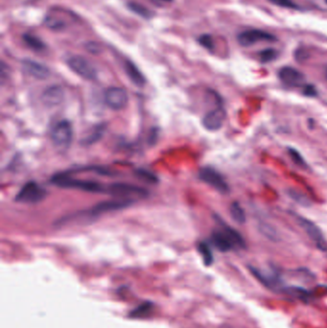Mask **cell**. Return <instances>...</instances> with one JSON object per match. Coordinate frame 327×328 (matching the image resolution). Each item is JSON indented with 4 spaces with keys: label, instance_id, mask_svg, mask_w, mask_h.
Here are the masks:
<instances>
[{
    "label": "cell",
    "instance_id": "obj_1",
    "mask_svg": "<svg viewBox=\"0 0 327 328\" xmlns=\"http://www.w3.org/2000/svg\"><path fill=\"white\" fill-rule=\"evenodd\" d=\"M51 182L63 188H72L92 193L108 192V186H104L99 182L75 179L68 173H60L54 176L52 178Z\"/></svg>",
    "mask_w": 327,
    "mask_h": 328
},
{
    "label": "cell",
    "instance_id": "obj_2",
    "mask_svg": "<svg viewBox=\"0 0 327 328\" xmlns=\"http://www.w3.org/2000/svg\"><path fill=\"white\" fill-rule=\"evenodd\" d=\"M46 196V190L36 182H30L24 184L15 196V202L22 204H36Z\"/></svg>",
    "mask_w": 327,
    "mask_h": 328
},
{
    "label": "cell",
    "instance_id": "obj_3",
    "mask_svg": "<svg viewBox=\"0 0 327 328\" xmlns=\"http://www.w3.org/2000/svg\"><path fill=\"white\" fill-rule=\"evenodd\" d=\"M72 137V126L66 120L58 122L52 130V141L54 145L61 150H66L69 147Z\"/></svg>",
    "mask_w": 327,
    "mask_h": 328
},
{
    "label": "cell",
    "instance_id": "obj_4",
    "mask_svg": "<svg viewBox=\"0 0 327 328\" xmlns=\"http://www.w3.org/2000/svg\"><path fill=\"white\" fill-rule=\"evenodd\" d=\"M67 65L73 72L86 80L92 81L97 78V70L93 65L82 56H73L68 59Z\"/></svg>",
    "mask_w": 327,
    "mask_h": 328
},
{
    "label": "cell",
    "instance_id": "obj_5",
    "mask_svg": "<svg viewBox=\"0 0 327 328\" xmlns=\"http://www.w3.org/2000/svg\"><path fill=\"white\" fill-rule=\"evenodd\" d=\"M199 178L202 182L212 186L214 189L217 190L222 194L229 193V186L225 182V178L211 167L202 168L199 172Z\"/></svg>",
    "mask_w": 327,
    "mask_h": 328
},
{
    "label": "cell",
    "instance_id": "obj_6",
    "mask_svg": "<svg viewBox=\"0 0 327 328\" xmlns=\"http://www.w3.org/2000/svg\"><path fill=\"white\" fill-rule=\"evenodd\" d=\"M104 100L110 109L120 110L127 106L129 97L127 91L124 88L111 87L105 91Z\"/></svg>",
    "mask_w": 327,
    "mask_h": 328
},
{
    "label": "cell",
    "instance_id": "obj_7",
    "mask_svg": "<svg viewBox=\"0 0 327 328\" xmlns=\"http://www.w3.org/2000/svg\"><path fill=\"white\" fill-rule=\"evenodd\" d=\"M276 40V36L261 30H248L238 36V42L243 46H252L259 42H274Z\"/></svg>",
    "mask_w": 327,
    "mask_h": 328
},
{
    "label": "cell",
    "instance_id": "obj_8",
    "mask_svg": "<svg viewBox=\"0 0 327 328\" xmlns=\"http://www.w3.org/2000/svg\"><path fill=\"white\" fill-rule=\"evenodd\" d=\"M131 204H132L131 199H120V200H114V201L103 202L101 204L95 205L94 207L89 211V214L90 216H98L103 213L123 209L130 206Z\"/></svg>",
    "mask_w": 327,
    "mask_h": 328
},
{
    "label": "cell",
    "instance_id": "obj_9",
    "mask_svg": "<svg viewBox=\"0 0 327 328\" xmlns=\"http://www.w3.org/2000/svg\"><path fill=\"white\" fill-rule=\"evenodd\" d=\"M298 224L305 230L306 234H308V236L317 244L318 248L322 249V250L326 249L325 240H324V237L322 235V233L320 231V228L316 226L312 221L304 218V217L299 216L298 218Z\"/></svg>",
    "mask_w": 327,
    "mask_h": 328
},
{
    "label": "cell",
    "instance_id": "obj_10",
    "mask_svg": "<svg viewBox=\"0 0 327 328\" xmlns=\"http://www.w3.org/2000/svg\"><path fill=\"white\" fill-rule=\"evenodd\" d=\"M226 112L225 109L218 107L212 109L208 113L204 115L203 119V125L206 130L210 131H218L225 122Z\"/></svg>",
    "mask_w": 327,
    "mask_h": 328
},
{
    "label": "cell",
    "instance_id": "obj_11",
    "mask_svg": "<svg viewBox=\"0 0 327 328\" xmlns=\"http://www.w3.org/2000/svg\"><path fill=\"white\" fill-rule=\"evenodd\" d=\"M108 192L116 195L122 197V199H129L127 196H145V190L141 189L138 186L131 185V184H127V183H113L108 186Z\"/></svg>",
    "mask_w": 327,
    "mask_h": 328
},
{
    "label": "cell",
    "instance_id": "obj_12",
    "mask_svg": "<svg viewBox=\"0 0 327 328\" xmlns=\"http://www.w3.org/2000/svg\"><path fill=\"white\" fill-rule=\"evenodd\" d=\"M278 77L280 81L287 86L298 87L304 82V75L298 69L291 66H284L278 71Z\"/></svg>",
    "mask_w": 327,
    "mask_h": 328
},
{
    "label": "cell",
    "instance_id": "obj_13",
    "mask_svg": "<svg viewBox=\"0 0 327 328\" xmlns=\"http://www.w3.org/2000/svg\"><path fill=\"white\" fill-rule=\"evenodd\" d=\"M211 243L215 248L223 253H226L235 248L233 241L223 227L222 229L213 230L211 234Z\"/></svg>",
    "mask_w": 327,
    "mask_h": 328
},
{
    "label": "cell",
    "instance_id": "obj_14",
    "mask_svg": "<svg viewBox=\"0 0 327 328\" xmlns=\"http://www.w3.org/2000/svg\"><path fill=\"white\" fill-rule=\"evenodd\" d=\"M65 98L64 88L61 86H51L46 88L42 94V101L47 107H56L63 102Z\"/></svg>",
    "mask_w": 327,
    "mask_h": 328
},
{
    "label": "cell",
    "instance_id": "obj_15",
    "mask_svg": "<svg viewBox=\"0 0 327 328\" xmlns=\"http://www.w3.org/2000/svg\"><path fill=\"white\" fill-rule=\"evenodd\" d=\"M22 66L26 72L39 80H44L50 75V70L48 69V67L33 60H24L22 62Z\"/></svg>",
    "mask_w": 327,
    "mask_h": 328
},
{
    "label": "cell",
    "instance_id": "obj_16",
    "mask_svg": "<svg viewBox=\"0 0 327 328\" xmlns=\"http://www.w3.org/2000/svg\"><path fill=\"white\" fill-rule=\"evenodd\" d=\"M249 270L252 272V274L261 282L262 284L265 285L266 287H268L272 290H281V288H280L281 282L276 275L267 274L265 272L258 270L257 268H254V267H249Z\"/></svg>",
    "mask_w": 327,
    "mask_h": 328
},
{
    "label": "cell",
    "instance_id": "obj_17",
    "mask_svg": "<svg viewBox=\"0 0 327 328\" xmlns=\"http://www.w3.org/2000/svg\"><path fill=\"white\" fill-rule=\"evenodd\" d=\"M125 71L128 75L129 79L138 87H143L145 85L146 79L144 75L140 72L138 66H136L131 61H126L125 62Z\"/></svg>",
    "mask_w": 327,
    "mask_h": 328
},
{
    "label": "cell",
    "instance_id": "obj_18",
    "mask_svg": "<svg viewBox=\"0 0 327 328\" xmlns=\"http://www.w3.org/2000/svg\"><path fill=\"white\" fill-rule=\"evenodd\" d=\"M222 227L225 229L226 234H228L229 237L232 238V240L233 241V243L235 245V248H246V242H245L244 238L241 236V234L237 230H235L234 228L225 225L224 223H222Z\"/></svg>",
    "mask_w": 327,
    "mask_h": 328
},
{
    "label": "cell",
    "instance_id": "obj_19",
    "mask_svg": "<svg viewBox=\"0 0 327 328\" xmlns=\"http://www.w3.org/2000/svg\"><path fill=\"white\" fill-rule=\"evenodd\" d=\"M229 213L232 218L238 224H244L246 222V213L244 211V209L242 208L240 204L237 202H233L230 207H229Z\"/></svg>",
    "mask_w": 327,
    "mask_h": 328
},
{
    "label": "cell",
    "instance_id": "obj_20",
    "mask_svg": "<svg viewBox=\"0 0 327 328\" xmlns=\"http://www.w3.org/2000/svg\"><path fill=\"white\" fill-rule=\"evenodd\" d=\"M23 41L33 50L43 51L45 49V44H44V42L41 38H39L37 36H34L32 34H24Z\"/></svg>",
    "mask_w": 327,
    "mask_h": 328
},
{
    "label": "cell",
    "instance_id": "obj_21",
    "mask_svg": "<svg viewBox=\"0 0 327 328\" xmlns=\"http://www.w3.org/2000/svg\"><path fill=\"white\" fill-rule=\"evenodd\" d=\"M198 250L203 256L204 262L206 266H209L213 263V255H212V250L210 247L208 246V244H206L205 242H201L198 245Z\"/></svg>",
    "mask_w": 327,
    "mask_h": 328
},
{
    "label": "cell",
    "instance_id": "obj_22",
    "mask_svg": "<svg viewBox=\"0 0 327 328\" xmlns=\"http://www.w3.org/2000/svg\"><path fill=\"white\" fill-rule=\"evenodd\" d=\"M288 194L293 200H295L298 204H301L302 206H310L311 205L310 200L306 197L304 194L298 192L297 190H289Z\"/></svg>",
    "mask_w": 327,
    "mask_h": 328
},
{
    "label": "cell",
    "instance_id": "obj_23",
    "mask_svg": "<svg viewBox=\"0 0 327 328\" xmlns=\"http://www.w3.org/2000/svg\"><path fill=\"white\" fill-rule=\"evenodd\" d=\"M276 57H277V51L272 48L265 49L259 53V59L262 63H269L276 60Z\"/></svg>",
    "mask_w": 327,
    "mask_h": 328
},
{
    "label": "cell",
    "instance_id": "obj_24",
    "mask_svg": "<svg viewBox=\"0 0 327 328\" xmlns=\"http://www.w3.org/2000/svg\"><path fill=\"white\" fill-rule=\"evenodd\" d=\"M288 152H289L290 156H291L292 160L295 161L296 164H298V165L301 166V167H306V162L305 161H304V159L302 158V156L298 153L296 149L289 148Z\"/></svg>",
    "mask_w": 327,
    "mask_h": 328
},
{
    "label": "cell",
    "instance_id": "obj_25",
    "mask_svg": "<svg viewBox=\"0 0 327 328\" xmlns=\"http://www.w3.org/2000/svg\"><path fill=\"white\" fill-rule=\"evenodd\" d=\"M270 2L280 7L289 8V9H298V6L292 0H269Z\"/></svg>",
    "mask_w": 327,
    "mask_h": 328
},
{
    "label": "cell",
    "instance_id": "obj_26",
    "mask_svg": "<svg viewBox=\"0 0 327 328\" xmlns=\"http://www.w3.org/2000/svg\"><path fill=\"white\" fill-rule=\"evenodd\" d=\"M199 43L202 44L204 48H206L208 50H212L213 47H214L212 36H209V35H203V36H200Z\"/></svg>",
    "mask_w": 327,
    "mask_h": 328
},
{
    "label": "cell",
    "instance_id": "obj_27",
    "mask_svg": "<svg viewBox=\"0 0 327 328\" xmlns=\"http://www.w3.org/2000/svg\"><path fill=\"white\" fill-rule=\"evenodd\" d=\"M130 7L131 8L132 11H134L136 13H138V15H143L144 17H149L151 15V12L149 10H147L143 6L131 3L130 4Z\"/></svg>",
    "mask_w": 327,
    "mask_h": 328
},
{
    "label": "cell",
    "instance_id": "obj_28",
    "mask_svg": "<svg viewBox=\"0 0 327 328\" xmlns=\"http://www.w3.org/2000/svg\"><path fill=\"white\" fill-rule=\"evenodd\" d=\"M313 6L327 13V0H308Z\"/></svg>",
    "mask_w": 327,
    "mask_h": 328
},
{
    "label": "cell",
    "instance_id": "obj_29",
    "mask_svg": "<svg viewBox=\"0 0 327 328\" xmlns=\"http://www.w3.org/2000/svg\"><path fill=\"white\" fill-rule=\"evenodd\" d=\"M102 132L103 131L101 129H99V130H96V131H93V133H92V134L88 136V137H87V139H85V140H86V143H89V144H91L92 142H95V140H97V139H99L101 138Z\"/></svg>",
    "mask_w": 327,
    "mask_h": 328
},
{
    "label": "cell",
    "instance_id": "obj_30",
    "mask_svg": "<svg viewBox=\"0 0 327 328\" xmlns=\"http://www.w3.org/2000/svg\"><path fill=\"white\" fill-rule=\"evenodd\" d=\"M86 48H87V51L93 53V54H98L101 52L100 44H96V43H88L86 44Z\"/></svg>",
    "mask_w": 327,
    "mask_h": 328
},
{
    "label": "cell",
    "instance_id": "obj_31",
    "mask_svg": "<svg viewBox=\"0 0 327 328\" xmlns=\"http://www.w3.org/2000/svg\"><path fill=\"white\" fill-rule=\"evenodd\" d=\"M303 94L305 95V96H308V97H315L318 94V91H317V89L314 86L306 85L304 88H303Z\"/></svg>",
    "mask_w": 327,
    "mask_h": 328
},
{
    "label": "cell",
    "instance_id": "obj_32",
    "mask_svg": "<svg viewBox=\"0 0 327 328\" xmlns=\"http://www.w3.org/2000/svg\"><path fill=\"white\" fill-rule=\"evenodd\" d=\"M138 174L139 176H141V177H143V178H145L147 181H150V182H156V180H157V178L152 175L150 172H148V171H139V173H138Z\"/></svg>",
    "mask_w": 327,
    "mask_h": 328
},
{
    "label": "cell",
    "instance_id": "obj_33",
    "mask_svg": "<svg viewBox=\"0 0 327 328\" xmlns=\"http://www.w3.org/2000/svg\"><path fill=\"white\" fill-rule=\"evenodd\" d=\"M325 77H326V79H327V68H326V72H325Z\"/></svg>",
    "mask_w": 327,
    "mask_h": 328
}]
</instances>
